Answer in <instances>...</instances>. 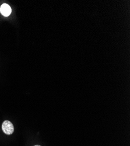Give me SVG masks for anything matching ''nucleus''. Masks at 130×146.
Masks as SVG:
<instances>
[{"label": "nucleus", "instance_id": "1", "mask_svg": "<svg viewBox=\"0 0 130 146\" xmlns=\"http://www.w3.org/2000/svg\"><path fill=\"white\" fill-rule=\"evenodd\" d=\"M2 129L6 135H11L14 131V127L13 124L9 120H5L2 125Z\"/></svg>", "mask_w": 130, "mask_h": 146}, {"label": "nucleus", "instance_id": "3", "mask_svg": "<svg viewBox=\"0 0 130 146\" xmlns=\"http://www.w3.org/2000/svg\"><path fill=\"white\" fill-rule=\"evenodd\" d=\"M34 146H41V145H34Z\"/></svg>", "mask_w": 130, "mask_h": 146}, {"label": "nucleus", "instance_id": "2", "mask_svg": "<svg viewBox=\"0 0 130 146\" xmlns=\"http://www.w3.org/2000/svg\"><path fill=\"white\" fill-rule=\"evenodd\" d=\"M0 11L1 13L5 17L9 16L11 13V8L10 6L7 4H3L0 8Z\"/></svg>", "mask_w": 130, "mask_h": 146}]
</instances>
